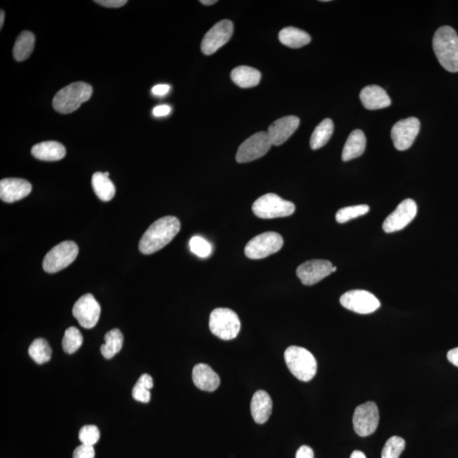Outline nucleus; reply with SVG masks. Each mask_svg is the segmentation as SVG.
<instances>
[{"mask_svg": "<svg viewBox=\"0 0 458 458\" xmlns=\"http://www.w3.org/2000/svg\"><path fill=\"white\" fill-rule=\"evenodd\" d=\"M181 228L178 218L167 215L158 219L146 230L138 244V248L145 255H151L165 247L179 234Z\"/></svg>", "mask_w": 458, "mask_h": 458, "instance_id": "obj_1", "label": "nucleus"}, {"mask_svg": "<svg viewBox=\"0 0 458 458\" xmlns=\"http://www.w3.org/2000/svg\"><path fill=\"white\" fill-rule=\"evenodd\" d=\"M433 49L446 71L458 72V35L455 30L449 26L439 28L433 38Z\"/></svg>", "mask_w": 458, "mask_h": 458, "instance_id": "obj_2", "label": "nucleus"}, {"mask_svg": "<svg viewBox=\"0 0 458 458\" xmlns=\"http://www.w3.org/2000/svg\"><path fill=\"white\" fill-rule=\"evenodd\" d=\"M93 88L83 82L69 84L60 90L53 99V107L57 113L70 114L74 113L82 104L91 98Z\"/></svg>", "mask_w": 458, "mask_h": 458, "instance_id": "obj_3", "label": "nucleus"}, {"mask_svg": "<svg viewBox=\"0 0 458 458\" xmlns=\"http://www.w3.org/2000/svg\"><path fill=\"white\" fill-rule=\"evenodd\" d=\"M284 360L292 375L304 382L313 379L317 373V361L313 354L305 348L290 346L284 352Z\"/></svg>", "mask_w": 458, "mask_h": 458, "instance_id": "obj_4", "label": "nucleus"}, {"mask_svg": "<svg viewBox=\"0 0 458 458\" xmlns=\"http://www.w3.org/2000/svg\"><path fill=\"white\" fill-rule=\"evenodd\" d=\"M238 315L229 308H217L210 316L209 327L214 336L223 341L236 338L240 331Z\"/></svg>", "mask_w": 458, "mask_h": 458, "instance_id": "obj_5", "label": "nucleus"}, {"mask_svg": "<svg viewBox=\"0 0 458 458\" xmlns=\"http://www.w3.org/2000/svg\"><path fill=\"white\" fill-rule=\"evenodd\" d=\"M252 211L256 217L263 219L286 218L295 213L293 203L286 201L276 194H265L254 202Z\"/></svg>", "mask_w": 458, "mask_h": 458, "instance_id": "obj_6", "label": "nucleus"}, {"mask_svg": "<svg viewBox=\"0 0 458 458\" xmlns=\"http://www.w3.org/2000/svg\"><path fill=\"white\" fill-rule=\"evenodd\" d=\"M79 252V246L73 241H63L57 245L45 256L44 270L49 273L60 272L76 260Z\"/></svg>", "mask_w": 458, "mask_h": 458, "instance_id": "obj_7", "label": "nucleus"}, {"mask_svg": "<svg viewBox=\"0 0 458 458\" xmlns=\"http://www.w3.org/2000/svg\"><path fill=\"white\" fill-rule=\"evenodd\" d=\"M283 245L284 240L279 234L267 232L250 240L245 246V254L250 259H263L280 251Z\"/></svg>", "mask_w": 458, "mask_h": 458, "instance_id": "obj_8", "label": "nucleus"}, {"mask_svg": "<svg viewBox=\"0 0 458 458\" xmlns=\"http://www.w3.org/2000/svg\"><path fill=\"white\" fill-rule=\"evenodd\" d=\"M272 145L268 133H256L248 138L238 147L236 160L238 163H251L264 156L271 149Z\"/></svg>", "mask_w": 458, "mask_h": 458, "instance_id": "obj_9", "label": "nucleus"}, {"mask_svg": "<svg viewBox=\"0 0 458 458\" xmlns=\"http://www.w3.org/2000/svg\"><path fill=\"white\" fill-rule=\"evenodd\" d=\"M379 413L376 403L368 402L356 408L353 416L354 430L358 436H371L378 428Z\"/></svg>", "mask_w": 458, "mask_h": 458, "instance_id": "obj_10", "label": "nucleus"}, {"mask_svg": "<svg viewBox=\"0 0 458 458\" xmlns=\"http://www.w3.org/2000/svg\"><path fill=\"white\" fill-rule=\"evenodd\" d=\"M340 302L346 309L359 314H370L381 306L379 299L367 291L355 290L346 292Z\"/></svg>", "mask_w": 458, "mask_h": 458, "instance_id": "obj_11", "label": "nucleus"}, {"mask_svg": "<svg viewBox=\"0 0 458 458\" xmlns=\"http://www.w3.org/2000/svg\"><path fill=\"white\" fill-rule=\"evenodd\" d=\"M101 311V305L96 301L95 296L86 294L76 301L73 306L72 314L83 328L90 329L97 325Z\"/></svg>", "mask_w": 458, "mask_h": 458, "instance_id": "obj_12", "label": "nucleus"}, {"mask_svg": "<svg viewBox=\"0 0 458 458\" xmlns=\"http://www.w3.org/2000/svg\"><path fill=\"white\" fill-rule=\"evenodd\" d=\"M234 33L233 22L222 20L215 24L206 33L202 43V51L206 56L213 55L230 40Z\"/></svg>", "mask_w": 458, "mask_h": 458, "instance_id": "obj_13", "label": "nucleus"}, {"mask_svg": "<svg viewBox=\"0 0 458 458\" xmlns=\"http://www.w3.org/2000/svg\"><path fill=\"white\" fill-rule=\"evenodd\" d=\"M418 213L417 204L411 199H407L399 204L396 209L384 220L383 229L387 234L398 232L409 224Z\"/></svg>", "mask_w": 458, "mask_h": 458, "instance_id": "obj_14", "label": "nucleus"}, {"mask_svg": "<svg viewBox=\"0 0 458 458\" xmlns=\"http://www.w3.org/2000/svg\"><path fill=\"white\" fill-rule=\"evenodd\" d=\"M420 130L418 118L409 117L396 122L391 129V138L396 149L407 151L413 145Z\"/></svg>", "mask_w": 458, "mask_h": 458, "instance_id": "obj_15", "label": "nucleus"}, {"mask_svg": "<svg viewBox=\"0 0 458 458\" xmlns=\"http://www.w3.org/2000/svg\"><path fill=\"white\" fill-rule=\"evenodd\" d=\"M333 267L334 265L329 261H308L299 265L296 275L305 286H314L331 275Z\"/></svg>", "mask_w": 458, "mask_h": 458, "instance_id": "obj_16", "label": "nucleus"}, {"mask_svg": "<svg viewBox=\"0 0 458 458\" xmlns=\"http://www.w3.org/2000/svg\"><path fill=\"white\" fill-rule=\"evenodd\" d=\"M300 125V119L295 115H288L278 119L269 126L268 134L272 145L279 146L292 136Z\"/></svg>", "mask_w": 458, "mask_h": 458, "instance_id": "obj_17", "label": "nucleus"}, {"mask_svg": "<svg viewBox=\"0 0 458 458\" xmlns=\"http://www.w3.org/2000/svg\"><path fill=\"white\" fill-rule=\"evenodd\" d=\"M33 187L28 180L5 179L0 182V198L3 202L14 203L30 195Z\"/></svg>", "mask_w": 458, "mask_h": 458, "instance_id": "obj_18", "label": "nucleus"}, {"mask_svg": "<svg viewBox=\"0 0 458 458\" xmlns=\"http://www.w3.org/2000/svg\"><path fill=\"white\" fill-rule=\"evenodd\" d=\"M193 382L199 390L213 392L220 386V378L217 373L207 364H197L192 373Z\"/></svg>", "mask_w": 458, "mask_h": 458, "instance_id": "obj_19", "label": "nucleus"}, {"mask_svg": "<svg viewBox=\"0 0 458 458\" xmlns=\"http://www.w3.org/2000/svg\"><path fill=\"white\" fill-rule=\"evenodd\" d=\"M360 99L368 110L384 109L391 106V98L384 88L377 85H369L361 90Z\"/></svg>", "mask_w": 458, "mask_h": 458, "instance_id": "obj_20", "label": "nucleus"}, {"mask_svg": "<svg viewBox=\"0 0 458 458\" xmlns=\"http://www.w3.org/2000/svg\"><path fill=\"white\" fill-rule=\"evenodd\" d=\"M272 402L267 392L258 391L254 394L251 411L254 420L259 425H263L268 420L272 414Z\"/></svg>", "mask_w": 458, "mask_h": 458, "instance_id": "obj_21", "label": "nucleus"}, {"mask_svg": "<svg viewBox=\"0 0 458 458\" xmlns=\"http://www.w3.org/2000/svg\"><path fill=\"white\" fill-rule=\"evenodd\" d=\"M67 149L63 144L56 141H45L37 144L32 149V155L38 160L56 161L63 159Z\"/></svg>", "mask_w": 458, "mask_h": 458, "instance_id": "obj_22", "label": "nucleus"}, {"mask_svg": "<svg viewBox=\"0 0 458 458\" xmlns=\"http://www.w3.org/2000/svg\"><path fill=\"white\" fill-rule=\"evenodd\" d=\"M366 144H367V140H366L363 131L359 129L352 131L345 142L343 152H342V160L349 161L363 155Z\"/></svg>", "mask_w": 458, "mask_h": 458, "instance_id": "obj_23", "label": "nucleus"}, {"mask_svg": "<svg viewBox=\"0 0 458 458\" xmlns=\"http://www.w3.org/2000/svg\"><path fill=\"white\" fill-rule=\"evenodd\" d=\"M231 79L238 87L243 88L256 87L259 84L261 74L256 69L241 65L231 72Z\"/></svg>", "mask_w": 458, "mask_h": 458, "instance_id": "obj_24", "label": "nucleus"}, {"mask_svg": "<svg viewBox=\"0 0 458 458\" xmlns=\"http://www.w3.org/2000/svg\"><path fill=\"white\" fill-rule=\"evenodd\" d=\"M280 43L292 49H300L310 43L311 38L305 31L288 26L280 31Z\"/></svg>", "mask_w": 458, "mask_h": 458, "instance_id": "obj_25", "label": "nucleus"}, {"mask_svg": "<svg viewBox=\"0 0 458 458\" xmlns=\"http://www.w3.org/2000/svg\"><path fill=\"white\" fill-rule=\"evenodd\" d=\"M92 186L96 195L102 202H110L114 198L115 194L114 183L105 173L95 172L92 177Z\"/></svg>", "mask_w": 458, "mask_h": 458, "instance_id": "obj_26", "label": "nucleus"}, {"mask_svg": "<svg viewBox=\"0 0 458 458\" xmlns=\"http://www.w3.org/2000/svg\"><path fill=\"white\" fill-rule=\"evenodd\" d=\"M35 46V36L29 31H24L18 36L13 49L15 60L24 61L32 55Z\"/></svg>", "mask_w": 458, "mask_h": 458, "instance_id": "obj_27", "label": "nucleus"}, {"mask_svg": "<svg viewBox=\"0 0 458 458\" xmlns=\"http://www.w3.org/2000/svg\"><path fill=\"white\" fill-rule=\"evenodd\" d=\"M334 132V122L331 119L327 118L316 126L311 134L310 145L313 149H318L325 146L332 137Z\"/></svg>", "mask_w": 458, "mask_h": 458, "instance_id": "obj_28", "label": "nucleus"}, {"mask_svg": "<svg viewBox=\"0 0 458 458\" xmlns=\"http://www.w3.org/2000/svg\"><path fill=\"white\" fill-rule=\"evenodd\" d=\"M123 341L124 338L120 330L114 329L107 332L105 336L106 344L102 345L101 347L103 357L106 359H111L117 355L122 348Z\"/></svg>", "mask_w": 458, "mask_h": 458, "instance_id": "obj_29", "label": "nucleus"}, {"mask_svg": "<svg viewBox=\"0 0 458 458\" xmlns=\"http://www.w3.org/2000/svg\"><path fill=\"white\" fill-rule=\"evenodd\" d=\"M28 354L36 363L42 365L51 359L52 349L47 341L38 338L29 346Z\"/></svg>", "mask_w": 458, "mask_h": 458, "instance_id": "obj_30", "label": "nucleus"}, {"mask_svg": "<svg viewBox=\"0 0 458 458\" xmlns=\"http://www.w3.org/2000/svg\"><path fill=\"white\" fill-rule=\"evenodd\" d=\"M83 338L80 331L75 327H70L65 330L63 340V348L67 354L75 353L82 346Z\"/></svg>", "mask_w": 458, "mask_h": 458, "instance_id": "obj_31", "label": "nucleus"}, {"mask_svg": "<svg viewBox=\"0 0 458 458\" xmlns=\"http://www.w3.org/2000/svg\"><path fill=\"white\" fill-rule=\"evenodd\" d=\"M406 442L404 439L399 436H392L389 439L384 445L381 457L399 458L405 449Z\"/></svg>", "mask_w": 458, "mask_h": 458, "instance_id": "obj_32", "label": "nucleus"}, {"mask_svg": "<svg viewBox=\"0 0 458 458\" xmlns=\"http://www.w3.org/2000/svg\"><path fill=\"white\" fill-rule=\"evenodd\" d=\"M369 206L367 205H358L342 208L337 211L336 218L338 223L347 222L352 219H355L361 215L367 214Z\"/></svg>", "mask_w": 458, "mask_h": 458, "instance_id": "obj_33", "label": "nucleus"}, {"mask_svg": "<svg viewBox=\"0 0 458 458\" xmlns=\"http://www.w3.org/2000/svg\"><path fill=\"white\" fill-rule=\"evenodd\" d=\"M191 252L196 256L202 258L209 256L211 253V246L205 238L199 236H194L190 241Z\"/></svg>", "mask_w": 458, "mask_h": 458, "instance_id": "obj_34", "label": "nucleus"}, {"mask_svg": "<svg viewBox=\"0 0 458 458\" xmlns=\"http://www.w3.org/2000/svg\"><path fill=\"white\" fill-rule=\"evenodd\" d=\"M101 434L95 425H85L79 431V440L82 444L94 445L99 440Z\"/></svg>", "mask_w": 458, "mask_h": 458, "instance_id": "obj_35", "label": "nucleus"}, {"mask_svg": "<svg viewBox=\"0 0 458 458\" xmlns=\"http://www.w3.org/2000/svg\"><path fill=\"white\" fill-rule=\"evenodd\" d=\"M149 391L151 390H149L148 388L136 383L132 391L133 398L137 402L148 403L151 401L152 398L151 391Z\"/></svg>", "mask_w": 458, "mask_h": 458, "instance_id": "obj_36", "label": "nucleus"}, {"mask_svg": "<svg viewBox=\"0 0 458 458\" xmlns=\"http://www.w3.org/2000/svg\"><path fill=\"white\" fill-rule=\"evenodd\" d=\"M94 445L82 444L75 449L73 458H95Z\"/></svg>", "mask_w": 458, "mask_h": 458, "instance_id": "obj_37", "label": "nucleus"}, {"mask_svg": "<svg viewBox=\"0 0 458 458\" xmlns=\"http://www.w3.org/2000/svg\"><path fill=\"white\" fill-rule=\"evenodd\" d=\"M171 87L168 84H157L152 88V93L156 97H164L170 92Z\"/></svg>", "mask_w": 458, "mask_h": 458, "instance_id": "obj_38", "label": "nucleus"}, {"mask_svg": "<svg viewBox=\"0 0 458 458\" xmlns=\"http://www.w3.org/2000/svg\"><path fill=\"white\" fill-rule=\"evenodd\" d=\"M172 107L168 105H161L157 106L153 109L154 117H167L169 114L171 113Z\"/></svg>", "mask_w": 458, "mask_h": 458, "instance_id": "obj_39", "label": "nucleus"}, {"mask_svg": "<svg viewBox=\"0 0 458 458\" xmlns=\"http://www.w3.org/2000/svg\"><path fill=\"white\" fill-rule=\"evenodd\" d=\"M95 2L99 3V5L108 8L122 7L128 3L126 0H99V1Z\"/></svg>", "mask_w": 458, "mask_h": 458, "instance_id": "obj_40", "label": "nucleus"}, {"mask_svg": "<svg viewBox=\"0 0 458 458\" xmlns=\"http://www.w3.org/2000/svg\"><path fill=\"white\" fill-rule=\"evenodd\" d=\"M295 458H314V452L310 446L302 445L296 452Z\"/></svg>", "mask_w": 458, "mask_h": 458, "instance_id": "obj_41", "label": "nucleus"}, {"mask_svg": "<svg viewBox=\"0 0 458 458\" xmlns=\"http://www.w3.org/2000/svg\"><path fill=\"white\" fill-rule=\"evenodd\" d=\"M137 384H141V386L148 388L149 390H152L154 386L153 379L151 375L145 373L140 377V379H138Z\"/></svg>", "mask_w": 458, "mask_h": 458, "instance_id": "obj_42", "label": "nucleus"}, {"mask_svg": "<svg viewBox=\"0 0 458 458\" xmlns=\"http://www.w3.org/2000/svg\"><path fill=\"white\" fill-rule=\"evenodd\" d=\"M448 359L450 363L458 368V347L454 348L448 352Z\"/></svg>", "mask_w": 458, "mask_h": 458, "instance_id": "obj_43", "label": "nucleus"}, {"mask_svg": "<svg viewBox=\"0 0 458 458\" xmlns=\"http://www.w3.org/2000/svg\"><path fill=\"white\" fill-rule=\"evenodd\" d=\"M350 458H367V457H366V455L363 452L355 451L352 452L351 457Z\"/></svg>", "mask_w": 458, "mask_h": 458, "instance_id": "obj_44", "label": "nucleus"}, {"mask_svg": "<svg viewBox=\"0 0 458 458\" xmlns=\"http://www.w3.org/2000/svg\"><path fill=\"white\" fill-rule=\"evenodd\" d=\"M217 2H218L217 0H211V1H208V0H202V1H201V3H203V5H205V6L214 5V3H215Z\"/></svg>", "mask_w": 458, "mask_h": 458, "instance_id": "obj_45", "label": "nucleus"}, {"mask_svg": "<svg viewBox=\"0 0 458 458\" xmlns=\"http://www.w3.org/2000/svg\"><path fill=\"white\" fill-rule=\"evenodd\" d=\"M3 22H5V13L3 10H1V15H0V28H3Z\"/></svg>", "mask_w": 458, "mask_h": 458, "instance_id": "obj_46", "label": "nucleus"}, {"mask_svg": "<svg viewBox=\"0 0 458 458\" xmlns=\"http://www.w3.org/2000/svg\"><path fill=\"white\" fill-rule=\"evenodd\" d=\"M336 270H337V268H336V267H333V268H332V272H336Z\"/></svg>", "mask_w": 458, "mask_h": 458, "instance_id": "obj_47", "label": "nucleus"}, {"mask_svg": "<svg viewBox=\"0 0 458 458\" xmlns=\"http://www.w3.org/2000/svg\"><path fill=\"white\" fill-rule=\"evenodd\" d=\"M105 174H106V177H109L110 173L107 172H105Z\"/></svg>", "mask_w": 458, "mask_h": 458, "instance_id": "obj_48", "label": "nucleus"}]
</instances>
